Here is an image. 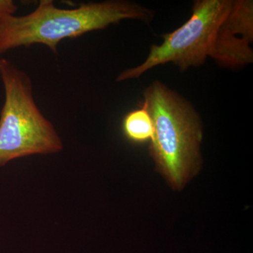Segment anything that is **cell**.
<instances>
[{"instance_id": "obj_1", "label": "cell", "mask_w": 253, "mask_h": 253, "mask_svg": "<svg viewBox=\"0 0 253 253\" xmlns=\"http://www.w3.org/2000/svg\"><path fill=\"white\" fill-rule=\"evenodd\" d=\"M154 11L126 0H112L61 9L51 0H42L36 10L22 16H0V54L19 46H47L56 53L60 42L102 30L123 20L149 23Z\"/></svg>"}, {"instance_id": "obj_7", "label": "cell", "mask_w": 253, "mask_h": 253, "mask_svg": "<svg viewBox=\"0 0 253 253\" xmlns=\"http://www.w3.org/2000/svg\"><path fill=\"white\" fill-rule=\"evenodd\" d=\"M16 11L14 3L10 0H0V16L13 15Z\"/></svg>"}, {"instance_id": "obj_4", "label": "cell", "mask_w": 253, "mask_h": 253, "mask_svg": "<svg viewBox=\"0 0 253 253\" xmlns=\"http://www.w3.org/2000/svg\"><path fill=\"white\" fill-rule=\"evenodd\" d=\"M234 0H197L192 14L180 27L163 36L160 45L153 44L144 62L123 71L116 81L135 79L158 66L172 63L181 71L201 66L209 56L218 26Z\"/></svg>"}, {"instance_id": "obj_5", "label": "cell", "mask_w": 253, "mask_h": 253, "mask_svg": "<svg viewBox=\"0 0 253 253\" xmlns=\"http://www.w3.org/2000/svg\"><path fill=\"white\" fill-rule=\"evenodd\" d=\"M253 1L234 0L217 28L209 57L224 67H244L253 62Z\"/></svg>"}, {"instance_id": "obj_3", "label": "cell", "mask_w": 253, "mask_h": 253, "mask_svg": "<svg viewBox=\"0 0 253 253\" xmlns=\"http://www.w3.org/2000/svg\"><path fill=\"white\" fill-rule=\"evenodd\" d=\"M0 77L5 92L0 114V167L16 158L61 151L62 141L37 106L29 76L0 59Z\"/></svg>"}, {"instance_id": "obj_6", "label": "cell", "mask_w": 253, "mask_h": 253, "mask_svg": "<svg viewBox=\"0 0 253 253\" xmlns=\"http://www.w3.org/2000/svg\"><path fill=\"white\" fill-rule=\"evenodd\" d=\"M123 129L126 139L134 143L151 140L154 135V124L147 110L140 109L128 113L123 120Z\"/></svg>"}, {"instance_id": "obj_2", "label": "cell", "mask_w": 253, "mask_h": 253, "mask_svg": "<svg viewBox=\"0 0 253 253\" xmlns=\"http://www.w3.org/2000/svg\"><path fill=\"white\" fill-rule=\"evenodd\" d=\"M142 106L154 124L150 151L159 170L176 189H181L200 161L202 125L189 101L161 81L143 91Z\"/></svg>"}]
</instances>
